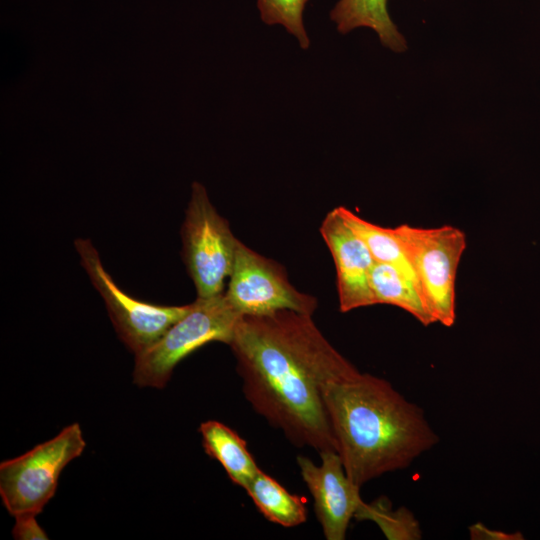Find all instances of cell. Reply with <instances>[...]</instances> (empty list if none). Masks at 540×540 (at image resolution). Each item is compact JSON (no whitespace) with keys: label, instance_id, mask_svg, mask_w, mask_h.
<instances>
[{"label":"cell","instance_id":"cell-6","mask_svg":"<svg viewBox=\"0 0 540 540\" xmlns=\"http://www.w3.org/2000/svg\"><path fill=\"white\" fill-rule=\"evenodd\" d=\"M182 258L197 297L224 292L232 271L238 239L228 221L209 200L205 187L193 182L191 197L181 227Z\"/></svg>","mask_w":540,"mask_h":540},{"label":"cell","instance_id":"cell-11","mask_svg":"<svg viewBox=\"0 0 540 540\" xmlns=\"http://www.w3.org/2000/svg\"><path fill=\"white\" fill-rule=\"evenodd\" d=\"M199 432L205 452L222 465L234 484L245 490L261 470L248 451L246 441L215 420L201 423Z\"/></svg>","mask_w":540,"mask_h":540},{"label":"cell","instance_id":"cell-13","mask_svg":"<svg viewBox=\"0 0 540 540\" xmlns=\"http://www.w3.org/2000/svg\"><path fill=\"white\" fill-rule=\"evenodd\" d=\"M245 491L268 521L283 527H295L306 521L307 499L290 493L262 470L245 488Z\"/></svg>","mask_w":540,"mask_h":540},{"label":"cell","instance_id":"cell-17","mask_svg":"<svg viewBox=\"0 0 540 540\" xmlns=\"http://www.w3.org/2000/svg\"><path fill=\"white\" fill-rule=\"evenodd\" d=\"M308 0H257L261 20L268 24H281L298 39L303 49L310 46V39L303 24V11Z\"/></svg>","mask_w":540,"mask_h":540},{"label":"cell","instance_id":"cell-8","mask_svg":"<svg viewBox=\"0 0 540 540\" xmlns=\"http://www.w3.org/2000/svg\"><path fill=\"white\" fill-rule=\"evenodd\" d=\"M225 295L241 316L292 310L312 315L317 299L298 291L277 262L255 252L240 240Z\"/></svg>","mask_w":540,"mask_h":540},{"label":"cell","instance_id":"cell-18","mask_svg":"<svg viewBox=\"0 0 540 540\" xmlns=\"http://www.w3.org/2000/svg\"><path fill=\"white\" fill-rule=\"evenodd\" d=\"M35 514L16 516L12 536L17 540H47V534L38 524Z\"/></svg>","mask_w":540,"mask_h":540},{"label":"cell","instance_id":"cell-16","mask_svg":"<svg viewBox=\"0 0 540 540\" xmlns=\"http://www.w3.org/2000/svg\"><path fill=\"white\" fill-rule=\"evenodd\" d=\"M354 518L376 523L389 540L422 538V531L415 515L405 507L393 509L389 499L384 496L368 504L363 502Z\"/></svg>","mask_w":540,"mask_h":540},{"label":"cell","instance_id":"cell-5","mask_svg":"<svg viewBox=\"0 0 540 540\" xmlns=\"http://www.w3.org/2000/svg\"><path fill=\"white\" fill-rule=\"evenodd\" d=\"M86 442L78 423L28 452L0 464V495L14 517L41 513L54 496L63 469L84 451Z\"/></svg>","mask_w":540,"mask_h":540},{"label":"cell","instance_id":"cell-10","mask_svg":"<svg viewBox=\"0 0 540 540\" xmlns=\"http://www.w3.org/2000/svg\"><path fill=\"white\" fill-rule=\"evenodd\" d=\"M320 233L335 264L340 311L375 305L370 276L376 261L338 207L326 214Z\"/></svg>","mask_w":540,"mask_h":540},{"label":"cell","instance_id":"cell-9","mask_svg":"<svg viewBox=\"0 0 540 540\" xmlns=\"http://www.w3.org/2000/svg\"><path fill=\"white\" fill-rule=\"evenodd\" d=\"M316 465L305 456L297 457L300 475L313 500L316 517L327 540L345 539L349 523L361 504L360 488L348 477L339 454L320 452Z\"/></svg>","mask_w":540,"mask_h":540},{"label":"cell","instance_id":"cell-15","mask_svg":"<svg viewBox=\"0 0 540 540\" xmlns=\"http://www.w3.org/2000/svg\"><path fill=\"white\" fill-rule=\"evenodd\" d=\"M338 209L345 221L364 240L376 262L396 267L417 283L404 245L394 228L373 224L346 207L339 206Z\"/></svg>","mask_w":540,"mask_h":540},{"label":"cell","instance_id":"cell-19","mask_svg":"<svg viewBox=\"0 0 540 540\" xmlns=\"http://www.w3.org/2000/svg\"><path fill=\"white\" fill-rule=\"evenodd\" d=\"M469 534L472 540H522L520 532L507 533L500 530L487 528L480 522L469 527Z\"/></svg>","mask_w":540,"mask_h":540},{"label":"cell","instance_id":"cell-12","mask_svg":"<svg viewBox=\"0 0 540 540\" xmlns=\"http://www.w3.org/2000/svg\"><path fill=\"white\" fill-rule=\"evenodd\" d=\"M330 18L342 34L367 27L374 30L381 44L392 51L407 49L405 38L389 15L387 0H339L331 10Z\"/></svg>","mask_w":540,"mask_h":540},{"label":"cell","instance_id":"cell-7","mask_svg":"<svg viewBox=\"0 0 540 540\" xmlns=\"http://www.w3.org/2000/svg\"><path fill=\"white\" fill-rule=\"evenodd\" d=\"M80 262L91 283L104 300L121 341L135 355L154 344L190 309V304L164 306L135 299L124 292L105 270L89 239L74 242Z\"/></svg>","mask_w":540,"mask_h":540},{"label":"cell","instance_id":"cell-2","mask_svg":"<svg viewBox=\"0 0 540 540\" xmlns=\"http://www.w3.org/2000/svg\"><path fill=\"white\" fill-rule=\"evenodd\" d=\"M322 395L337 453L359 487L407 468L439 441L423 409L383 378L358 370L325 384Z\"/></svg>","mask_w":540,"mask_h":540},{"label":"cell","instance_id":"cell-4","mask_svg":"<svg viewBox=\"0 0 540 540\" xmlns=\"http://www.w3.org/2000/svg\"><path fill=\"white\" fill-rule=\"evenodd\" d=\"M414 271L421 297L434 322L456 321V276L466 249L465 233L454 226L394 228Z\"/></svg>","mask_w":540,"mask_h":540},{"label":"cell","instance_id":"cell-1","mask_svg":"<svg viewBox=\"0 0 540 540\" xmlns=\"http://www.w3.org/2000/svg\"><path fill=\"white\" fill-rule=\"evenodd\" d=\"M253 409L291 443L336 450L325 384L358 371L325 338L312 315L281 310L242 316L229 344Z\"/></svg>","mask_w":540,"mask_h":540},{"label":"cell","instance_id":"cell-3","mask_svg":"<svg viewBox=\"0 0 540 540\" xmlns=\"http://www.w3.org/2000/svg\"><path fill=\"white\" fill-rule=\"evenodd\" d=\"M241 317L225 292L197 297L181 319L135 355L133 382L140 387L163 388L176 365L200 347L211 342L229 345Z\"/></svg>","mask_w":540,"mask_h":540},{"label":"cell","instance_id":"cell-14","mask_svg":"<svg viewBox=\"0 0 540 540\" xmlns=\"http://www.w3.org/2000/svg\"><path fill=\"white\" fill-rule=\"evenodd\" d=\"M370 284L375 304L397 306L410 313L424 326L435 323L417 283L396 267L376 262L371 271Z\"/></svg>","mask_w":540,"mask_h":540}]
</instances>
